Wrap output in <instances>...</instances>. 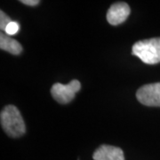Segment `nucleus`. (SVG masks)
<instances>
[{
  "label": "nucleus",
  "instance_id": "nucleus-1",
  "mask_svg": "<svg viewBox=\"0 0 160 160\" xmlns=\"http://www.w3.org/2000/svg\"><path fill=\"white\" fill-rule=\"evenodd\" d=\"M1 126L6 133L13 138L21 137L25 133L26 127L19 109L13 105H7L0 115Z\"/></svg>",
  "mask_w": 160,
  "mask_h": 160
},
{
  "label": "nucleus",
  "instance_id": "nucleus-2",
  "mask_svg": "<svg viewBox=\"0 0 160 160\" xmlns=\"http://www.w3.org/2000/svg\"><path fill=\"white\" fill-rule=\"evenodd\" d=\"M132 52L144 63L157 64L160 62V38L139 41L133 45Z\"/></svg>",
  "mask_w": 160,
  "mask_h": 160
},
{
  "label": "nucleus",
  "instance_id": "nucleus-3",
  "mask_svg": "<svg viewBox=\"0 0 160 160\" xmlns=\"http://www.w3.org/2000/svg\"><path fill=\"white\" fill-rule=\"evenodd\" d=\"M81 88V85L78 80H72L68 85H62L61 83L54 84L51 89L52 97L59 103L66 104L71 102L75 98V95Z\"/></svg>",
  "mask_w": 160,
  "mask_h": 160
},
{
  "label": "nucleus",
  "instance_id": "nucleus-4",
  "mask_svg": "<svg viewBox=\"0 0 160 160\" xmlns=\"http://www.w3.org/2000/svg\"><path fill=\"white\" fill-rule=\"evenodd\" d=\"M136 97L140 102L149 107H160V82L139 88Z\"/></svg>",
  "mask_w": 160,
  "mask_h": 160
},
{
  "label": "nucleus",
  "instance_id": "nucleus-5",
  "mask_svg": "<svg viewBox=\"0 0 160 160\" xmlns=\"http://www.w3.org/2000/svg\"><path fill=\"white\" fill-rule=\"evenodd\" d=\"M130 14V7L123 2L115 3L107 12V21L111 25H119L126 21Z\"/></svg>",
  "mask_w": 160,
  "mask_h": 160
},
{
  "label": "nucleus",
  "instance_id": "nucleus-6",
  "mask_svg": "<svg viewBox=\"0 0 160 160\" xmlns=\"http://www.w3.org/2000/svg\"><path fill=\"white\" fill-rule=\"evenodd\" d=\"M94 160H125L123 150L114 146L102 145L93 153Z\"/></svg>",
  "mask_w": 160,
  "mask_h": 160
},
{
  "label": "nucleus",
  "instance_id": "nucleus-7",
  "mask_svg": "<svg viewBox=\"0 0 160 160\" xmlns=\"http://www.w3.org/2000/svg\"><path fill=\"white\" fill-rule=\"evenodd\" d=\"M0 48L14 55L20 54L22 51V45L4 32H1L0 34Z\"/></svg>",
  "mask_w": 160,
  "mask_h": 160
},
{
  "label": "nucleus",
  "instance_id": "nucleus-8",
  "mask_svg": "<svg viewBox=\"0 0 160 160\" xmlns=\"http://www.w3.org/2000/svg\"><path fill=\"white\" fill-rule=\"evenodd\" d=\"M19 29H20V25H19V23L16 22L12 21L11 22L7 25L5 32H6V35L12 36V35L16 34L18 31H19Z\"/></svg>",
  "mask_w": 160,
  "mask_h": 160
},
{
  "label": "nucleus",
  "instance_id": "nucleus-9",
  "mask_svg": "<svg viewBox=\"0 0 160 160\" xmlns=\"http://www.w3.org/2000/svg\"><path fill=\"white\" fill-rule=\"evenodd\" d=\"M11 22V19L8 17L4 12H0V29H1V30L5 31L7 25Z\"/></svg>",
  "mask_w": 160,
  "mask_h": 160
},
{
  "label": "nucleus",
  "instance_id": "nucleus-10",
  "mask_svg": "<svg viewBox=\"0 0 160 160\" xmlns=\"http://www.w3.org/2000/svg\"><path fill=\"white\" fill-rule=\"evenodd\" d=\"M22 4L24 5H27V6H37L39 4V1L38 0H22L21 1Z\"/></svg>",
  "mask_w": 160,
  "mask_h": 160
}]
</instances>
